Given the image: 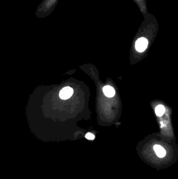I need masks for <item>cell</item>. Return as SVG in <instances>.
Masks as SVG:
<instances>
[{"mask_svg": "<svg viewBox=\"0 0 178 179\" xmlns=\"http://www.w3.org/2000/svg\"><path fill=\"white\" fill-rule=\"evenodd\" d=\"M154 149L157 156L159 158H163L166 155V150L161 146L156 145L154 146Z\"/></svg>", "mask_w": 178, "mask_h": 179, "instance_id": "cell-4", "label": "cell"}, {"mask_svg": "<svg viewBox=\"0 0 178 179\" xmlns=\"http://www.w3.org/2000/svg\"><path fill=\"white\" fill-rule=\"evenodd\" d=\"M74 91L72 88L70 87H64L61 90L59 93V97L61 99H67L72 97Z\"/></svg>", "mask_w": 178, "mask_h": 179, "instance_id": "cell-2", "label": "cell"}, {"mask_svg": "<svg viewBox=\"0 0 178 179\" xmlns=\"http://www.w3.org/2000/svg\"><path fill=\"white\" fill-rule=\"evenodd\" d=\"M85 137L89 140H94L95 138V136L93 134L88 133L85 136Z\"/></svg>", "mask_w": 178, "mask_h": 179, "instance_id": "cell-6", "label": "cell"}, {"mask_svg": "<svg viewBox=\"0 0 178 179\" xmlns=\"http://www.w3.org/2000/svg\"><path fill=\"white\" fill-rule=\"evenodd\" d=\"M148 44V41L147 39L142 37L138 39L135 43V48L136 50L140 53L144 51L147 48Z\"/></svg>", "mask_w": 178, "mask_h": 179, "instance_id": "cell-1", "label": "cell"}, {"mask_svg": "<svg viewBox=\"0 0 178 179\" xmlns=\"http://www.w3.org/2000/svg\"><path fill=\"white\" fill-rule=\"evenodd\" d=\"M165 112V108L162 105H159L155 109V113L158 116H162Z\"/></svg>", "mask_w": 178, "mask_h": 179, "instance_id": "cell-5", "label": "cell"}, {"mask_svg": "<svg viewBox=\"0 0 178 179\" xmlns=\"http://www.w3.org/2000/svg\"><path fill=\"white\" fill-rule=\"evenodd\" d=\"M103 92L106 97H114L116 92L113 87H111L110 85H106L103 87Z\"/></svg>", "mask_w": 178, "mask_h": 179, "instance_id": "cell-3", "label": "cell"}]
</instances>
